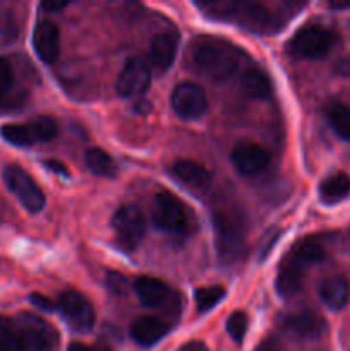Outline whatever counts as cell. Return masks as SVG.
Returning a JSON list of instances; mask_svg holds the SVG:
<instances>
[{
  "instance_id": "1",
  "label": "cell",
  "mask_w": 350,
  "mask_h": 351,
  "mask_svg": "<svg viewBox=\"0 0 350 351\" xmlns=\"http://www.w3.org/2000/svg\"><path fill=\"white\" fill-rule=\"evenodd\" d=\"M239 50L222 38L202 36L192 43L191 64L199 74L215 82H223L239 67Z\"/></svg>"
},
{
  "instance_id": "2",
  "label": "cell",
  "mask_w": 350,
  "mask_h": 351,
  "mask_svg": "<svg viewBox=\"0 0 350 351\" xmlns=\"http://www.w3.org/2000/svg\"><path fill=\"white\" fill-rule=\"evenodd\" d=\"M215 225V239L218 254L226 263H235L240 259L246 249V228L240 213L233 209L218 211L213 216Z\"/></svg>"
},
{
  "instance_id": "3",
  "label": "cell",
  "mask_w": 350,
  "mask_h": 351,
  "mask_svg": "<svg viewBox=\"0 0 350 351\" xmlns=\"http://www.w3.org/2000/svg\"><path fill=\"white\" fill-rule=\"evenodd\" d=\"M202 10L216 17L232 19L253 29H263L271 23V12L261 3L254 2H205L199 3Z\"/></svg>"
},
{
  "instance_id": "4",
  "label": "cell",
  "mask_w": 350,
  "mask_h": 351,
  "mask_svg": "<svg viewBox=\"0 0 350 351\" xmlns=\"http://www.w3.org/2000/svg\"><path fill=\"white\" fill-rule=\"evenodd\" d=\"M151 218L158 230L170 235H180L187 230V211L178 197L170 192H160L153 201Z\"/></svg>"
},
{
  "instance_id": "5",
  "label": "cell",
  "mask_w": 350,
  "mask_h": 351,
  "mask_svg": "<svg viewBox=\"0 0 350 351\" xmlns=\"http://www.w3.org/2000/svg\"><path fill=\"white\" fill-rule=\"evenodd\" d=\"M3 182L30 213H40L45 208V194L26 170L17 165H9L3 170Z\"/></svg>"
},
{
  "instance_id": "6",
  "label": "cell",
  "mask_w": 350,
  "mask_h": 351,
  "mask_svg": "<svg viewBox=\"0 0 350 351\" xmlns=\"http://www.w3.org/2000/svg\"><path fill=\"white\" fill-rule=\"evenodd\" d=\"M333 34L321 26H305L288 41V51L297 58H321L331 50Z\"/></svg>"
},
{
  "instance_id": "7",
  "label": "cell",
  "mask_w": 350,
  "mask_h": 351,
  "mask_svg": "<svg viewBox=\"0 0 350 351\" xmlns=\"http://www.w3.org/2000/svg\"><path fill=\"white\" fill-rule=\"evenodd\" d=\"M57 308L72 331L86 332L95 326V308L84 295L78 291H65L58 297Z\"/></svg>"
},
{
  "instance_id": "8",
  "label": "cell",
  "mask_w": 350,
  "mask_h": 351,
  "mask_svg": "<svg viewBox=\"0 0 350 351\" xmlns=\"http://www.w3.org/2000/svg\"><path fill=\"white\" fill-rule=\"evenodd\" d=\"M112 225L117 239L127 249H136L146 233V218L143 211L134 204H126L117 209L112 218Z\"/></svg>"
},
{
  "instance_id": "9",
  "label": "cell",
  "mask_w": 350,
  "mask_h": 351,
  "mask_svg": "<svg viewBox=\"0 0 350 351\" xmlns=\"http://www.w3.org/2000/svg\"><path fill=\"white\" fill-rule=\"evenodd\" d=\"M172 108L180 119L196 120L202 117L208 110V98L201 86L194 82H180L172 91Z\"/></svg>"
},
{
  "instance_id": "10",
  "label": "cell",
  "mask_w": 350,
  "mask_h": 351,
  "mask_svg": "<svg viewBox=\"0 0 350 351\" xmlns=\"http://www.w3.org/2000/svg\"><path fill=\"white\" fill-rule=\"evenodd\" d=\"M27 351H50L57 346L58 336L45 319L33 314H19L16 317Z\"/></svg>"
},
{
  "instance_id": "11",
  "label": "cell",
  "mask_w": 350,
  "mask_h": 351,
  "mask_svg": "<svg viewBox=\"0 0 350 351\" xmlns=\"http://www.w3.org/2000/svg\"><path fill=\"white\" fill-rule=\"evenodd\" d=\"M309 266L307 261L297 252V250H290L288 256L285 257L281 263L280 269H278L277 276V291L280 297L292 298L302 290V283H304L305 269Z\"/></svg>"
},
{
  "instance_id": "12",
  "label": "cell",
  "mask_w": 350,
  "mask_h": 351,
  "mask_svg": "<svg viewBox=\"0 0 350 351\" xmlns=\"http://www.w3.org/2000/svg\"><path fill=\"white\" fill-rule=\"evenodd\" d=\"M151 69L143 58H130L124 65L119 79H117V91L124 98L139 96L150 88Z\"/></svg>"
},
{
  "instance_id": "13",
  "label": "cell",
  "mask_w": 350,
  "mask_h": 351,
  "mask_svg": "<svg viewBox=\"0 0 350 351\" xmlns=\"http://www.w3.org/2000/svg\"><path fill=\"white\" fill-rule=\"evenodd\" d=\"M280 328L292 339H316L325 332L326 324L312 312H297L281 317Z\"/></svg>"
},
{
  "instance_id": "14",
  "label": "cell",
  "mask_w": 350,
  "mask_h": 351,
  "mask_svg": "<svg viewBox=\"0 0 350 351\" xmlns=\"http://www.w3.org/2000/svg\"><path fill=\"white\" fill-rule=\"evenodd\" d=\"M232 163L242 175H256L270 163V154L263 146L254 143H240L232 151Z\"/></svg>"
},
{
  "instance_id": "15",
  "label": "cell",
  "mask_w": 350,
  "mask_h": 351,
  "mask_svg": "<svg viewBox=\"0 0 350 351\" xmlns=\"http://www.w3.org/2000/svg\"><path fill=\"white\" fill-rule=\"evenodd\" d=\"M33 47L45 64H54L60 53V31L51 21H40L33 31Z\"/></svg>"
},
{
  "instance_id": "16",
  "label": "cell",
  "mask_w": 350,
  "mask_h": 351,
  "mask_svg": "<svg viewBox=\"0 0 350 351\" xmlns=\"http://www.w3.org/2000/svg\"><path fill=\"white\" fill-rule=\"evenodd\" d=\"M172 173L177 180L187 187L196 189V191H208L213 184V177L201 163H196L192 160H178L172 167Z\"/></svg>"
},
{
  "instance_id": "17",
  "label": "cell",
  "mask_w": 350,
  "mask_h": 351,
  "mask_svg": "<svg viewBox=\"0 0 350 351\" xmlns=\"http://www.w3.org/2000/svg\"><path fill=\"white\" fill-rule=\"evenodd\" d=\"M178 48V34L177 33H160L153 38L150 48L151 62L154 67L160 71H168L170 65L174 64L175 55H177Z\"/></svg>"
},
{
  "instance_id": "18",
  "label": "cell",
  "mask_w": 350,
  "mask_h": 351,
  "mask_svg": "<svg viewBox=\"0 0 350 351\" xmlns=\"http://www.w3.org/2000/svg\"><path fill=\"white\" fill-rule=\"evenodd\" d=\"M168 326L156 317H141L130 326V336L141 346H153L165 338Z\"/></svg>"
},
{
  "instance_id": "19",
  "label": "cell",
  "mask_w": 350,
  "mask_h": 351,
  "mask_svg": "<svg viewBox=\"0 0 350 351\" xmlns=\"http://www.w3.org/2000/svg\"><path fill=\"white\" fill-rule=\"evenodd\" d=\"M319 297L323 304L331 311H340L350 300V285L343 276L326 278L319 287Z\"/></svg>"
},
{
  "instance_id": "20",
  "label": "cell",
  "mask_w": 350,
  "mask_h": 351,
  "mask_svg": "<svg viewBox=\"0 0 350 351\" xmlns=\"http://www.w3.org/2000/svg\"><path fill=\"white\" fill-rule=\"evenodd\" d=\"M137 298L146 307H158L163 304L168 297V287L163 281L151 276H139L134 283Z\"/></svg>"
},
{
  "instance_id": "21",
  "label": "cell",
  "mask_w": 350,
  "mask_h": 351,
  "mask_svg": "<svg viewBox=\"0 0 350 351\" xmlns=\"http://www.w3.org/2000/svg\"><path fill=\"white\" fill-rule=\"evenodd\" d=\"M350 195V177L347 173H333L326 177L319 185V199L325 204H338Z\"/></svg>"
},
{
  "instance_id": "22",
  "label": "cell",
  "mask_w": 350,
  "mask_h": 351,
  "mask_svg": "<svg viewBox=\"0 0 350 351\" xmlns=\"http://www.w3.org/2000/svg\"><path fill=\"white\" fill-rule=\"evenodd\" d=\"M0 351H27L16 319L0 315Z\"/></svg>"
},
{
  "instance_id": "23",
  "label": "cell",
  "mask_w": 350,
  "mask_h": 351,
  "mask_svg": "<svg viewBox=\"0 0 350 351\" xmlns=\"http://www.w3.org/2000/svg\"><path fill=\"white\" fill-rule=\"evenodd\" d=\"M84 161L89 171H93L98 177L112 178L117 175L115 161L112 160V156L106 151L100 149V147H91V149L86 151Z\"/></svg>"
},
{
  "instance_id": "24",
  "label": "cell",
  "mask_w": 350,
  "mask_h": 351,
  "mask_svg": "<svg viewBox=\"0 0 350 351\" xmlns=\"http://www.w3.org/2000/svg\"><path fill=\"white\" fill-rule=\"evenodd\" d=\"M242 89L250 96V98L264 99L270 96L271 93V82L268 79V75L264 74L259 69H250L246 74L242 75Z\"/></svg>"
},
{
  "instance_id": "25",
  "label": "cell",
  "mask_w": 350,
  "mask_h": 351,
  "mask_svg": "<svg viewBox=\"0 0 350 351\" xmlns=\"http://www.w3.org/2000/svg\"><path fill=\"white\" fill-rule=\"evenodd\" d=\"M326 117H328L331 129L342 139L350 143V106L343 105V103H331L326 110Z\"/></svg>"
},
{
  "instance_id": "26",
  "label": "cell",
  "mask_w": 350,
  "mask_h": 351,
  "mask_svg": "<svg viewBox=\"0 0 350 351\" xmlns=\"http://www.w3.org/2000/svg\"><path fill=\"white\" fill-rule=\"evenodd\" d=\"M27 129H30L34 143H48V141L55 139L58 134L57 122L50 117H36L27 123Z\"/></svg>"
},
{
  "instance_id": "27",
  "label": "cell",
  "mask_w": 350,
  "mask_h": 351,
  "mask_svg": "<svg viewBox=\"0 0 350 351\" xmlns=\"http://www.w3.org/2000/svg\"><path fill=\"white\" fill-rule=\"evenodd\" d=\"M0 136L3 141L17 147H30L34 144L30 129H27V123H24V125L23 123H7L0 129Z\"/></svg>"
},
{
  "instance_id": "28",
  "label": "cell",
  "mask_w": 350,
  "mask_h": 351,
  "mask_svg": "<svg viewBox=\"0 0 350 351\" xmlns=\"http://www.w3.org/2000/svg\"><path fill=\"white\" fill-rule=\"evenodd\" d=\"M226 291L223 287H205L198 288L196 291V305H198V312L205 314L215 308L220 302L225 298Z\"/></svg>"
},
{
  "instance_id": "29",
  "label": "cell",
  "mask_w": 350,
  "mask_h": 351,
  "mask_svg": "<svg viewBox=\"0 0 350 351\" xmlns=\"http://www.w3.org/2000/svg\"><path fill=\"white\" fill-rule=\"evenodd\" d=\"M247 328H249V317H247L246 312H233L229 317V321H226V331L237 343H240L246 338Z\"/></svg>"
},
{
  "instance_id": "30",
  "label": "cell",
  "mask_w": 350,
  "mask_h": 351,
  "mask_svg": "<svg viewBox=\"0 0 350 351\" xmlns=\"http://www.w3.org/2000/svg\"><path fill=\"white\" fill-rule=\"evenodd\" d=\"M14 86V69L7 58L0 57V101Z\"/></svg>"
},
{
  "instance_id": "31",
  "label": "cell",
  "mask_w": 350,
  "mask_h": 351,
  "mask_svg": "<svg viewBox=\"0 0 350 351\" xmlns=\"http://www.w3.org/2000/svg\"><path fill=\"white\" fill-rule=\"evenodd\" d=\"M106 287L110 291H113L115 295H124L127 290V280L126 276L119 273H108L106 274Z\"/></svg>"
},
{
  "instance_id": "32",
  "label": "cell",
  "mask_w": 350,
  "mask_h": 351,
  "mask_svg": "<svg viewBox=\"0 0 350 351\" xmlns=\"http://www.w3.org/2000/svg\"><path fill=\"white\" fill-rule=\"evenodd\" d=\"M30 300H31V304H33L34 307L40 308V311L51 312V311H55V308H57V305H55L54 302L50 300V298L43 297V295H40V293H33L30 297Z\"/></svg>"
},
{
  "instance_id": "33",
  "label": "cell",
  "mask_w": 350,
  "mask_h": 351,
  "mask_svg": "<svg viewBox=\"0 0 350 351\" xmlns=\"http://www.w3.org/2000/svg\"><path fill=\"white\" fill-rule=\"evenodd\" d=\"M67 351H112V350H110V346H106V345L88 346V345H84V343L74 341V343H71V345H69Z\"/></svg>"
},
{
  "instance_id": "34",
  "label": "cell",
  "mask_w": 350,
  "mask_h": 351,
  "mask_svg": "<svg viewBox=\"0 0 350 351\" xmlns=\"http://www.w3.org/2000/svg\"><path fill=\"white\" fill-rule=\"evenodd\" d=\"M45 167H47L48 170L55 171V173L65 175V177H67V175H69L67 167H65L64 163H60V161H45Z\"/></svg>"
},
{
  "instance_id": "35",
  "label": "cell",
  "mask_w": 350,
  "mask_h": 351,
  "mask_svg": "<svg viewBox=\"0 0 350 351\" xmlns=\"http://www.w3.org/2000/svg\"><path fill=\"white\" fill-rule=\"evenodd\" d=\"M69 5V2H43L41 3V9L45 10H60L65 9Z\"/></svg>"
}]
</instances>
